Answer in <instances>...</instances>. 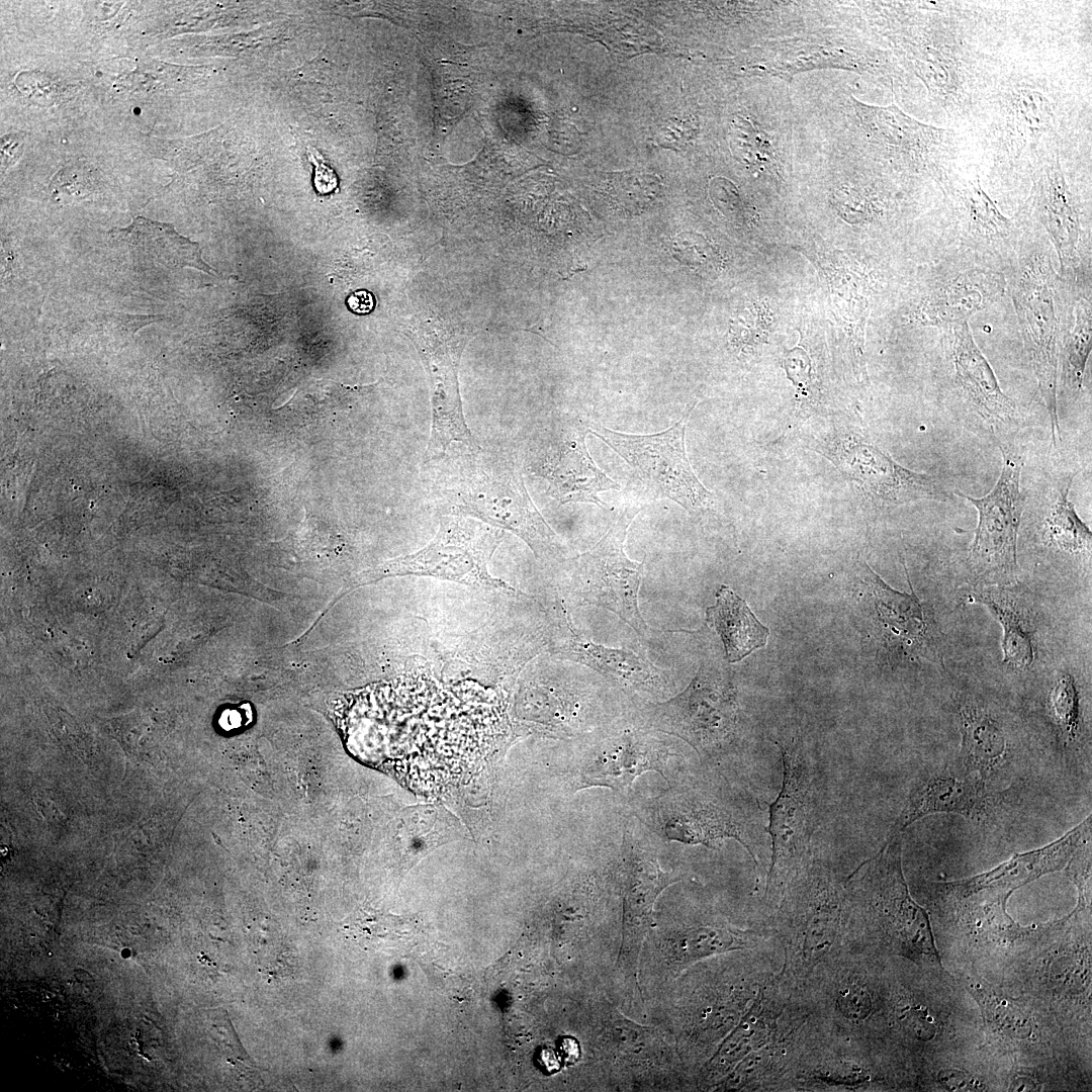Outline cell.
<instances>
[{
    "label": "cell",
    "instance_id": "27",
    "mask_svg": "<svg viewBox=\"0 0 1092 1092\" xmlns=\"http://www.w3.org/2000/svg\"><path fill=\"white\" fill-rule=\"evenodd\" d=\"M1075 474L1059 476L1048 488L1042 520L1043 538L1050 546L1062 552L1090 555L1091 531L1069 498Z\"/></svg>",
    "mask_w": 1092,
    "mask_h": 1092
},
{
    "label": "cell",
    "instance_id": "46",
    "mask_svg": "<svg viewBox=\"0 0 1092 1092\" xmlns=\"http://www.w3.org/2000/svg\"><path fill=\"white\" fill-rule=\"evenodd\" d=\"M919 75L935 91L944 90L949 84V72L942 63L926 60L918 65Z\"/></svg>",
    "mask_w": 1092,
    "mask_h": 1092
},
{
    "label": "cell",
    "instance_id": "13",
    "mask_svg": "<svg viewBox=\"0 0 1092 1092\" xmlns=\"http://www.w3.org/2000/svg\"><path fill=\"white\" fill-rule=\"evenodd\" d=\"M678 877L663 872L654 854L625 832L622 850V941L618 965L636 979L643 941L653 924V907L659 894Z\"/></svg>",
    "mask_w": 1092,
    "mask_h": 1092
},
{
    "label": "cell",
    "instance_id": "18",
    "mask_svg": "<svg viewBox=\"0 0 1092 1092\" xmlns=\"http://www.w3.org/2000/svg\"><path fill=\"white\" fill-rule=\"evenodd\" d=\"M1088 837H1091V816L1043 847L1014 854L989 872L956 882L940 883L939 886L959 899H967L979 893L1008 897L1015 889L1043 875L1062 870Z\"/></svg>",
    "mask_w": 1092,
    "mask_h": 1092
},
{
    "label": "cell",
    "instance_id": "49",
    "mask_svg": "<svg viewBox=\"0 0 1092 1092\" xmlns=\"http://www.w3.org/2000/svg\"><path fill=\"white\" fill-rule=\"evenodd\" d=\"M23 151V136L20 134H6L1 139V165L9 167L18 160Z\"/></svg>",
    "mask_w": 1092,
    "mask_h": 1092
},
{
    "label": "cell",
    "instance_id": "32",
    "mask_svg": "<svg viewBox=\"0 0 1092 1092\" xmlns=\"http://www.w3.org/2000/svg\"><path fill=\"white\" fill-rule=\"evenodd\" d=\"M743 931L725 926L706 925L682 932L673 947V961L680 967L731 950L750 947Z\"/></svg>",
    "mask_w": 1092,
    "mask_h": 1092
},
{
    "label": "cell",
    "instance_id": "23",
    "mask_svg": "<svg viewBox=\"0 0 1092 1092\" xmlns=\"http://www.w3.org/2000/svg\"><path fill=\"white\" fill-rule=\"evenodd\" d=\"M961 768L991 787L1011 762V744L1003 725L974 697L958 702Z\"/></svg>",
    "mask_w": 1092,
    "mask_h": 1092
},
{
    "label": "cell",
    "instance_id": "38",
    "mask_svg": "<svg viewBox=\"0 0 1092 1092\" xmlns=\"http://www.w3.org/2000/svg\"><path fill=\"white\" fill-rule=\"evenodd\" d=\"M779 1043H766L762 1048L750 1053L740 1064L736 1067L734 1072L727 1080V1087L730 1088H744L752 1086L754 1087L758 1083H762L767 1077L776 1072L781 1061L783 1048H779Z\"/></svg>",
    "mask_w": 1092,
    "mask_h": 1092
},
{
    "label": "cell",
    "instance_id": "10",
    "mask_svg": "<svg viewBox=\"0 0 1092 1092\" xmlns=\"http://www.w3.org/2000/svg\"><path fill=\"white\" fill-rule=\"evenodd\" d=\"M1001 473L990 492L974 497L958 492L978 512V525L970 551V561L984 576L1013 579L1017 573L1016 544L1024 496L1020 489L1022 453L1012 446L999 445Z\"/></svg>",
    "mask_w": 1092,
    "mask_h": 1092
},
{
    "label": "cell",
    "instance_id": "16",
    "mask_svg": "<svg viewBox=\"0 0 1092 1092\" xmlns=\"http://www.w3.org/2000/svg\"><path fill=\"white\" fill-rule=\"evenodd\" d=\"M949 356L959 392L994 436L1021 420L1016 403L1002 390L989 361L976 344L969 323L949 328Z\"/></svg>",
    "mask_w": 1092,
    "mask_h": 1092
},
{
    "label": "cell",
    "instance_id": "28",
    "mask_svg": "<svg viewBox=\"0 0 1092 1092\" xmlns=\"http://www.w3.org/2000/svg\"><path fill=\"white\" fill-rule=\"evenodd\" d=\"M779 1013L765 997L758 993L738 1025L720 1045L709 1062L715 1075L727 1072L735 1063L762 1048L776 1037Z\"/></svg>",
    "mask_w": 1092,
    "mask_h": 1092
},
{
    "label": "cell",
    "instance_id": "51",
    "mask_svg": "<svg viewBox=\"0 0 1092 1092\" xmlns=\"http://www.w3.org/2000/svg\"><path fill=\"white\" fill-rule=\"evenodd\" d=\"M1037 1084L1035 1081L1026 1076H1020L1015 1078L1010 1084V1091H1034Z\"/></svg>",
    "mask_w": 1092,
    "mask_h": 1092
},
{
    "label": "cell",
    "instance_id": "5",
    "mask_svg": "<svg viewBox=\"0 0 1092 1092\" xmlns=\"http://www.w3.org/2000/svg\"><path fill=\"white\" fill-rule=\"evenodd\" d=\"M641 508L628 505L618 520L589 550L564 561L559 592L569 604L609 610L638 635L646 637L648 627L638 607L643 562L625 553L627 530Z\"/></svg>",
    "mask_w": 1092,
    "mask_h": 1092
},
{
    "label": "cell",
    "instance_id": "3",
    "mask_svg": "<svg viewBox=\"0 0 1092 1092\" xmlns=\"http://www.w3.org/2000/svg\"><path fill=\"white\" fill-rule=\"evenodd\" d=\"M1057 275L1045 250L1022 251L1009 282L1024 349L1049 415L1053 445L1061 441L1058 410L1060 320Z\"/></svg>",
    "mask_w": 1092,
    "mask_h": 1092
},
{
    "label": "cell",
    "instance_id": "39",
    "mask_svg": "<svg viewBox=\"0 0 1092 1092\" xmlns=\"http://www.w3.org/2000/svg\"><path fill=\"white\" fill-rule=\"evenodd\" d=\"M834 1008L844 1020L857 1023L873 1012V997L868 986L857 978L843 976L835 983Z\"/></svg>",
    "mask_w": 1092,
    "mask_h": 1092
},
{
    "label": "cell",
    "instance_id": "31",
    "mask_svg": "<svg viewBox=\"0 0 1092 1092\" xmlns=\"http://www.w3.org/2000/svg\"><path fill=\"white\" fill-rule=\"evenodd\" d=\"M974 599L988 606L1002 623L1004 661L1019 668L1030 665L1034 655L1030 624L1013 599L994 587L978 589Z\"/></svg>",
    "mask_w": 1092,
    "mask_h": 1092
},
{
    "label": "cell",
    "instance_id": "40",
    "mask_svg": "<svg viewBox=\"0 0 1092 1092\" xmlns=\"http://www.w3.org/2000/svg\"><path fill=\"white\" fill-rule=\"evenodd\" d=\"M674 257L697 271L713 270L719 263L714 247L702 236L685 233L671 243Z\"/></svg>",
    "mask_w": 1092,
    "mask_h": 1092
},
{
    "label": "cell",
    "instance_id": "15",
    "mask_svg": "<svg viewBox=\"0 0 1092 1092\" xmlns=\"http://www.w3.org/2000/svg\"><path fill=\"white\" fill-rule=\"evenodd\" d=\"M1002 794L976 777L948 766L920 779L908 796L889 835L902 834L914 822L936 813L957 814L976 823L990 821Z\"/></svg>",
    "mask_w": 1092,
    "mask_h": 1092
},
{
    "label": "cell",
    "instance_id": "6",
    "mask_svg": "<svg viewBox=\"0 0 1092 1092\" xmlns=\"http://www.w3.org/2000/svg\"><path fill=\"white\" fill-rule=\"evenodd\" d=\"M862 864V877L848 884L847 894L884 925L902 956L940 966L928 914L911 897L904 879L902 834L888 835L880 851Z\"/></svg>",
    "mask_w": 1092,
    "mask_h": 1092
},
{
    "label": "cell",
    "instance_id": "48",
    "mask_svg": "<svg viewBox=\"0 0 1092 1092\" xmlns=\"http://www.w3.org/2000/svg\"><path fill=\"white\" fill-rule=\"evenodd\" d=\"M845 201H841V205H845V214L851 212L856 220H867L872 215L871 203L867 197L855 191H845Z\"/></svg>",
    "mask_w": 1092,
    "mask_h": 1092
},
{
    "label": "cell",
    "instance_id": "47",
    "mask_svg": "<svg viewBox=\"0 0 1092 1092\" xmlns=\"http://www.w3.org/2000/svg\"><path fill=\"white\" fill-rule=\"evenodd\" d=\"M785 367L789 378L796 384L804 383L809 377L810 360L807 354L799 348L793 349L786 355Z\"/></svg>",
    "mask_w": 1092,
    "mask_h": 1092
},
{
    "label": "cell",
    "instance_id": "45",
    "mask_svg": "<svg viewBox=\"0 0 1092 1092\" xmlns=\"http://www.w3.org/2000/svg\"><path fill=\"white\" fill-rule=\"evenodd\" d=\"M938 1083L947 1091H983L984 1084L969 1072L948 1068L937 1074Z\"/></svg>",
    "mask_w": 1092,
    "mask_h": 1092
},
{
    "label": "cell",
    "instance_id": "34",
    "mask_svg": "<svg viewBox=\"0 0 1092 1092\" xmlns=\"http://www.w3.org/2000/svg\"><path fill=\"white\" fill-rule=\"evenodd\" d=\"M729 145L735 159L758 172L777 171L779 156L772 136L754 119L737 114L729 128Z\"/></svg>",
    "mask_w": 1092,
    "mask_h": 1092
},
{
    "label": "cell",
    "instance_id": "8",
    "mask_svg": "<svg viewBox=\"0 0 1092 1092\" xmlns=\"http://www.w3.org/2000/svg\"><path fill=\"white\" fill-rule=\"evenodd\" d=\"M781 901L792 924L789 965L799 976L810 974L835 949L845 916V890L829 867L810 856Z\"/></svg>",
    "mask_w": 1092,
    "mask_h": 1092
},
{
    "label": "cell",
    "instance_id": "25",
    "mask_svg": "<svg viewBox=\"0 0 1092 1092\" xmlns=\"http://www.w3.org/2000/svg\"><path fill=\"white\" fill-rule=\"evenodd\" d=\"M133 261L145 268H194L208 274L215 271L201 257L200 246L179 235L165 222L136 217L130 225L115 232Z\"/></svg>",
    "mask_w": 1092,
    "mask_h": 1092
},
{
    "label": "cell",
    "instance_id": "1",
    "mask_svg": "<svg viewBox=\"0 0 1092 1092\" xmlns=\"http://www.w3.org/2000/svg\"><path fill=\"white\" fill-rule=\"evenodd\" d=\"M433 462L429 499L440 516L472 518L509 531L540 559L561 555V540L534 505L519 468L508 456L460 445V452H447Z\"/></svg>",
    "mask_w": 1092,
    "mask_h": 1092
},
{
    "label": "cell",
    "instance_id": "33",
    "mask_svg": "<svg viewBox=\"0 0 1092 1092\" xmlns=\"http://www.w3.org/2000/svg\"><path fill=\"white\" fill-rule=\"evenodd\" d=\"M961 199L965 207L967 230L972 238L988 245L1007 244L1013 223L984 191L979 179L970 183Z\"/></svg>",
    "mask_w": 1092,
    "mask_h": 1092
},
{
    "label": "cell",
    "instance_id": "29",
    "mask_svg": "<svg viewBox=\"0 0 1092 1092\" xmlns=\"http://www.w3.org/2000/svg\"><path fill=\"white\" fill-rule=\"evenodd\" d=\"M1072 310L1073 321L1065 329L1060 327L1058 384L1076 395L1082 389L1092 348L1091 294L1079 298Z\"/></svg>",
    "mask_w": 1092,
    "mask_h": 1092
},
{
    "label": "cell",
    "instance_id": "2",
    "mask_svg": "<svg viewBox=\"0 0 1092 1092\" xmlns=\"http://www.w3.org/2000/svg\"><path fill=\"white\" fill-rule=\"evenodd\" d=\"M503 538L502 529L478 520L440 516L438 533L425 547L365 572L362 580L397 575L432 576L493 594L523 595L488 571L489 560Z\"/></svg>",
    "mask_w": 1092,
    "mask_h": 1092
},
{
    "label": "cell",
    "instance_id": "43",
    "mask_svg": "<svg viewBox=\"0 0 1092 1092\" xmlns=\"http://www.w3.org/2000/svg\"><path fill=\"white\" fill-rule=\"evenodd\" d=\"M697 131V122L693 117L673 118L661 128L657 142L662 147L679 149L692 141Z\"/></svg>",
    "mask_w": 1092,
    "mask_h": 1092
},
{
    "label": "cell",
    "instance_id": "21",
    "mask_svg": "<svg viewBox=\"0 0 1092 1092\" xmlns=\"http://www.w3.org/2000/svg\"><path fill=\"white\" fill-rule=\"evenodd\" d=\"M735 63L744 74L776 76L786 81H791L800 72L813 69L860 70L866 67L858 55L843 47L801 38L751 47L741 53Z\"/></svg>",
    "mask_w": 1092,
    "mask_h": 1092
},
{
    "label": "cell",
    "instance_id": "24",
    "mask_svg": "<svg viewBox=\"0 0 1092 1092\" xmlns=\"http://www.w3.org/2000/svg\"><path fill=\"white\" fill-rule=\"evenodd\" d=\"M864 574L873 590L879 619L889 633L911 653L932 662L941 661V636L914 593L907 595L892 589L866 564Z\"/></svg>",
    "mask_w": 1092,
    "mask_h": 1092
},
{
    "label": "cell",
    "instance_id": "50",
    "mask_svg": "<svg viewBox=\"0 0 1092 1092\" xmlns=\"http://www.w3.org/2000/svg\"><path fill=\"white\" fill-rule=\"evenodd\" d=\"M347 304L353 312L366 314L374 308L375 299L371 292L360 289L356 290L348 297Z\"/></svg>",
    "mask_w": 1092,
    "mask_h": 1092
},
{
    "label": "cell",
    "instance_id": "41",
    "mask_svg": "<svg viewBox=\"0 0 1092 1092\" xmlns=\"http://www.w3.org/2000/svg\"><path fill=\"white\" fill-rule=\"evenodd\" d=\"M895 1019L900 1028L911 1038L928 1041L937 1030L934 1017L922 1004L909 1002L900 1004L895 1010Z\"/></svg>",
    "mask_w": 1092,
    "mask_h": 1092
},
{
    "label": "cell",
    "instance_id": "12",
    "mask_svg": "<svg viewBox=\"0 0 1092 1092\" xmlns=\"http://www.w3.org/2000/svg\"><path fill=\"white\" fill-rule=\"evenodd\" d=\"M642 814V820L668 840L713 847L723 839H735L758 864L744 819L714 796L697 791L665 795Z\"/></svg>",
    "mask_w": 1092,
    "mask_h": 1092
},
{
    "label": "cell",
    "instance_id": "35",
    "mask_svg": "<svg viewBox=\"0 0 1092 1092\" xmlns=\"http://www.w3.org/2000/svg\"><path fill=\"white\" fill-rule=\"evenodd\" d=\"M1048 710L1065 750H1076L1083 733V718L1079 690L1074 678L1062 674L1049 694Z\"/></svg>",
    "mask_w": 1092,
    "mask_h": 1092
},
{
    "label": "cell",
    "instance_id": "44",
    "mask_svg": "<svg viewBox=\"0 0 1092 1092\" xmlns=\"http://www.w3.org/2000/svg\"><path fill=\"white\" fill-rule=\"evenodd\" d=\"M307 157L314 167L313 185L317 193L326 195L335 191L338 177L323 155L314 147H307Z\"/></svg>",
    "mask_w": 1092,
    "mask_h": 1092
},
{
    "label": "cell",
    "instance_id": "17",
    "mask_svg": "<svg viewBox=\"0 0 1092 1092\" xmlns=\"http://www.w3.org/2000/svg\"><path fill=\"white\" fill-rule=\"evenodd\" d=\"M670 751L664 743L642 731H626L601 740L582 760L579 788L606 787L623 791L648 770L665 780Z\"/></svg>",
    "mask_w": 1092,
    "mask_h": 1092
},
{
    "label": "cell",
    "instance_id": "20",
    "mask_svg": "<svg viewBox=\"0 0 1092 1092\" xmlns=\"http://www.w3.org/2000/svg\"><path fill=\"white\" fill-rule=\"evenodd\" d=\"M587 433L589 428L583 426L568 428L541 465L547 492L559 505L589 503L606 508L599 493L620 488L592 459L585 445Z\"/></svg>",
    "mask_w": 1092,
    "mask_h": 1092
},
{
    "label": "cell",
    "instance_id": "22",
    "mask_svg": "<svg viewBox=\"0 0 1092 1092\" xmlns=\"http://www.w3.org/2000/svg\"><path fill=\"white\" fill-rule=\"evenodd\" d=\"M1035 210L1060 263L1062 279L1081 277V226L1072 193L1058 159L1045 166L1035 186Z\"/></svg>",
    "mask_w": 1092,
    "mask_h": 1092
},
{
    "label": "cell",
    "instance_id": "7",
    "mask_svg": "<svg viewBox=\"0 0 1092 1092\" xmlns=\"http://www.w3.org/2000/svg\"><path fill=\"white\" fill-rule=\"evenodd\" d=\"M782 754L783 779L778 797L769 807L767 832L771 855L766 877L768 900H781L784 892L811 856L810 845L818 819L814 768L803 748L777 743Z\"/></svg>",
    "mask_w": 1092,
    "mask_h": 1092
},
{
    "label": "cell",
    "instance_id": "4",
    "mask_svg": "<svg viewBox=\"0 0 1092 1092\" xmlns=\"http://www.w3.org/2000/svg\"><path fill=\"white\" fill-rule=\"evenodd\" d=\"M812 447L831 461L871 507L894 509L919 500L949 502L952 492L935 476L908 469L868 434L838 423Z\"/></svg>",
    "mask_w": 1092,
    "mask_h": 1092
},
{
    "label": "cell",
    "instance_id": "36",
    "mask_svg": "<svg viewBox=\"0 0 1092 1092\" xmlns=\"http://www.w3.org/2000/svg\"><path fill=\"white\" fill-rule=\"evenodd\" d=\"M968 987L974 998L983 1007L990 1021L1001 1032L1018 1039H1026L1031 1036L1033 1024L1030 1018L1015 1004L980 982L970 981Z\"/></svg>",
    "mask_w": 1092,
    "mask_h": 1092
},
{
    "label": "cell",
    "instance_id": "11",
    "mask_svg": "<svg viewBox=\"0 0 1092 1092\" xmlns=\"http://www.w3.org/2000/svg\"><path fill=\"white\" fill-rule=\"evenodd\" d=\"M643 717L647 727L684 739L701 755L711 754L734 734L735 693L730 684L703 665L682 693L647 707Z\"/></svg>",
    "mask_w": 1092,
    "mask_h": 1092
},
{
    "label": "cell",
    "instance_id": "42",
    "mask_svg": "<svg viewBox=\"0 0 1092 1092\" xmlns=\"http://www.w3.org/2000/svg\"><path fill=\"white\" fill-rule=\"evenodd\" d=\"M651 178L647 175H627L626 173L616 174L611 183L612 195L616 201L622 205H644L649 202L654 196L642 192H638V189H648V187H655V178L652 181H648Z\"/></svg>",
    "mask_w": 1092,
    "mask_h": 1092
},
{
    "label": "cell",
    "instance_id": "9",
    "mask_svg": "<svg viewBox=\"0 0 1092 1092\" xmlns=\"http://www.w3.org/2000/svg\"><path fill=\"white\" fill-rule=\"evenodd\" d=\"M687 413L669 429L650 435H633L594 425L589 433L604 441L640 479L659 493L677 503L690 514L712 509L715 496L696 476L685 444Z\"/></svg>",
    "mask_w": 1092,
    "mask_h": 1092
},
{
    "label": "cell",
    "instance_id": "19",
    "mask_svg": "<svg viewBox=\"0 0 1092 1092\" xmlns=\"http://www.w3.org/2000/svg\"><path fill=\"white\" fill-rule=\"evenodd\" d=\"M1007 281L998 271L964 269L932 284L915 308L912 320L921 326L951 328L998 301Z\"/></svg>",
    "mask_w": 1092,
    "mask_h": 1092
},
{
    "label": "cell",
    "instance_id": "26",
    "mask_svg": "<svg viewBox=\"0 0 1092 1092\" xmlns=\"http://www.w3.org/2000/svg\"><path fill=\"white\" fill-rule=\"evenodd\" d=\"M708 622L720 636L725 658L734 663L763 647L769 631L752 614L746 602L730 587L721 585L715 605L706 611Z\"/></svg>",
    "mask_w": 1092,
    "mask_h": 1092
},
{
    "label": "cell",
    "instance_id": "14",
    "mask_svg": "<svg viewBox=\"0 0 1092 1092\" xmlns=\"http://www.w3.org/2000/svg\"><path fill=\"white\" fill-rule=\"evenodd\" d=\"M571 623L565 605L557 600L548 614L545 631L552 654L586 665L624 687L645 692L664 689L661 670L644 655L597 644L579 634Z\"/></svg>",
    "mask_w": 1092,
    "mask_h": 1092
},
{
    "label": "cell",
    "instance_id": "37",
    "mask_svg": "<svg viewBox=\"0 0 1092 1092\" xmlns=\"http://www.w3.org/2000/svg\"><path fill=\"white\" fill-rule=\"evenodd\" d=\"M1014 112L1017 128L1024 138H1035L1048 131L1053 119L1049 99L1034 90L1018 91L1014 101Z\"/></svg>",
    "mask_w": 1092,
    "mask_h": 1092
},
{
    "label": "cell",
    "instance_id": "30",
    "mask_svg": "<svg viewBox=\"0 0 1092 1092\" xmlns=\"http://www.w3.org/2000/svg\"><path fill=\"white\" fill-rule=\"evenodd\" d=\"M861 127L878 143L904 152L918 149L929 127L902 112L895 104L874 106L852 98Z\"/></svg>",
    "mask_w": 1092,
    "mask_h": 1092
}]
</instances>
